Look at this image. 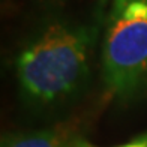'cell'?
<instances>
[{"instance_id":"3","label":"cell","mask_w":147,"mask_h":147,"mask_svg":"<svg viewBox=\"0 0 147 147\" xmlns=\"http://www.w3.org/2000/svg\"><path fill=\"white\" fill-rule=\"evenodd\" d=\"M75 126L59 125L47 129L9 132L2 137L0 147H78Z\"/></svg>"},{"instance_id":"2","label":"cell","mask_w":147,"mask_h":147,"mask_svg":"<svg viewBox=\"0 0 147 147\" xmlns=\"http://www.w3.org/2000/svg\"><path fill=\"white\" fill-rule=\"evenodd\" d=\"M105 90L122 104L147 93V0H111L101 45Z\"/></svg>"},{"instance_id":"5","label":"cell","mask_w":147,"mask_h":147,"mask_svg":"<svg viewBox=\"0 0 147 147\" xmlns=\"http://www.w3.org/2000/svg\"><path fill=\"white\" fill-rule=\"evenodd\" d=\"M110 2H111V0H99V3H101V8H102V9L107 8V6L110 5Z\"/></svg>"},{"instance_id":"4","label":"cell","mask_w":147,"mask_h":147,"mask_svg":"<svg viewBox=\"0 0 147 147\" xmlns=\"http://www.w3.org/2000/svg\"><path fill=\"white\" fill-rule=\"evenodd\" d=\"M78 147H99V146H95L89 143L87 140H84L83 137H80L78 140ZM114 147H147V131L140 134V135L134 137L132 140H129L128 143L125 144H120V146H114Z\"/></svg>"},{"instance_id":"1","label":"cell","mask_w":147,"mask_h":147,"mask_svg":"<svg viewBox=\"0 0 147 147\" xmlns=\"http://www.w3.org/2000/svg\"><path fill=\"white\" fill-rule=\"evenodd\" d=\"M99 27L93 23L57 20L45 24L18 51L15 75L29 108H63L90 81Z\"/></svg>"}]
</instances>
